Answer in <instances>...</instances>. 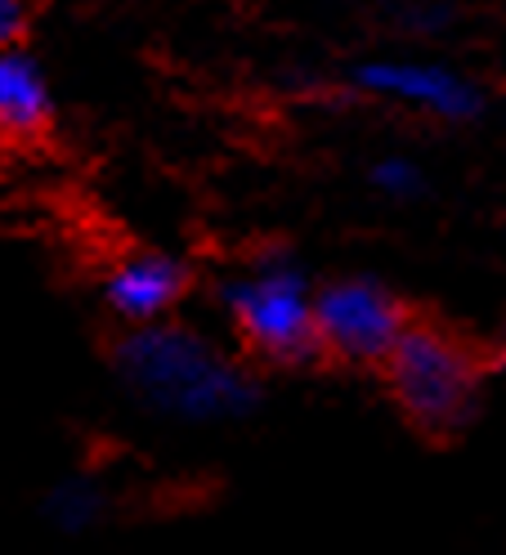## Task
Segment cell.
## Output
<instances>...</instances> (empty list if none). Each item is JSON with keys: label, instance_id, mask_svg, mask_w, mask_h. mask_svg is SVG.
Instances as JSON below:
<instances>
[{"label": "cell", "instance_id": "6da1fadb", "mask_svg": "<svg viewBox=\"0 0 506 555\" xmlns=\"http://www.w3.org/2000/svg\"><path fill=\"white\" fill-rule=\"evenodd\" d=\"M117 372L153 412L189 426L238 422L260 399V386L238 359H229L216 340L189 327L140 323L117 345Z\"/></svg>", "mask_w": 506, "mask_h": 555}, {"label": "cell", "instance_id": "7a4b0ae2", "mask_svg": "<svg viewBox=\"0 0 506 555\" xmlns=\"http://www.w3.org/2000/svg\"><path fill=\"white\" fill-rule=\"evenodd\" d=\"M381 363L390 380V399L417 430L453 435L476 416L480 359L453 332L430 323H408Z\"/></svg>", "mask_w": 506, "mask_h": 555}, {"label": "cell", "instance_id": "3957f363", "mask_svg": "<svg viewBox=\"0 0 506 555\" xmlns=\"http://www.w3.org/2000/svg\"><path fill=\"white\" fill-rule=\"evenodd\" d=\"M220 305L256 359L291 367L319 354L314 287L287 256H260L251 269L229 278Z\"/></svg>", "mask_w": 506, "mask_h": 555}, {"label": "cell", "instance_id": "277c9868", "mask_svg": "<svg viewBox=\"0 0 506 555\" xmlns=\"http://www.w3.org/2000/svg\"><path fill=\"white\" fill-rule=\"evenodd\" d=\"M319 350L350 363H381L408 327V309L373 278H341L314 296Z\"/></svg>", "mask_w": 506, "mask_h": 555}, {"label": "cell", "instance_id": "5b68a950", "mask_svg": "<svg viewBox=\"0 0 506 555\" xmlns=\"http://www.w3.org/2000/svg\"><path fill=\"white\" fill-rule=\"evenodd\" d=\"M354 86L367 94L408 103L417 113L444 117V121H470L484 108V94L462 73H453L444 63H430V59H373L354 67Z\"/></svg>", "mask_w": 506, "mask_h": 555}, {"label": "cell", "instance_id": "8992f818", "mask_svg": "<svg viewBox=\"0 0 506 555\" xmlns=\"http://www.w3.org/2000/svg\"><path fill=\"white\" fill-rule=\"evenodd\" d=\"M184 292H189V269L171 256H130L108 273V283H104L113 314H121L126 323L166 319L184 300Z\"/></svg>", "mask_w": 506, "mask_h": 555}, {"label": "cell", "instance_id": "52a82bcc", "mask_svg": "<svg viewBox=\"0 0 506 555\" xmlns=\"http://www.w3.org/2000/svg\"><path fill=\"white\" fill-rule=\"evenodd\" d=\"M50 121V90L41 67L18 50H0V130L37 134Z\"/></svg>", "mask_w": 506, "mask_h": 555}, {"label": "cell", "instance_id": "ba28073f", "mask_svg": "<svg viewBox=\"0 0 506 555\" xmlns=\"http://www.w3.org/2000/svg\"><path fill=\"white\" fill-rule=\"evenodd\" d=\"M50 515H54V525L63 529H90L94 519H99V493L90 489V483H67V489H59L50 498Z\"/></svg>", "mask_w": 506, "mask_h": 555}, {"label": "cell", "instance_id": "9c48e42d", "mask_svg": "<svg viewBox=\"0 0 506 555\" xmlns=\"http://www.w3.org/2000/svg\"><path fill=\"white\" fill-rule=\"evenodd\" d=\"M373 184H377L381 193H390V197H417V193L426 189L417 162H408V157H381V162L373 166Z\"/></svg>", "mask_w": 506, "mask_h": 555}, {"label": "cell", "instance_id": "30bf717a", "mask_svg": "<svg viewBox=\"0 0 506 555\" xmlns=\"http://www.w3.org/2000/svg\"><path fill=\"white\" fill-rule=\"evenodd\" d=\"M27 31V0H0V50Z\"/></svg>", "mask_w": 506, "mask_h": 555}]
</instances>
